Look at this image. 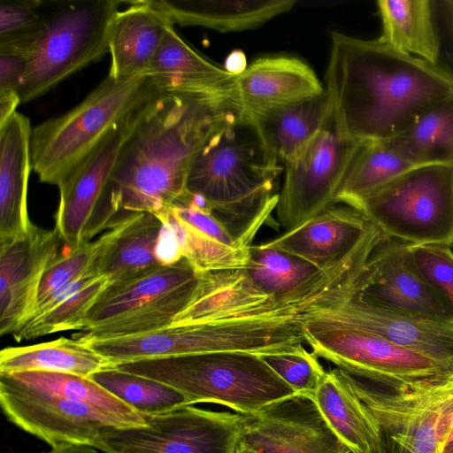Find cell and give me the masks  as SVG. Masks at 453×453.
<instances>
[{"label":"cell","mask_w":453,"mask_h":453,"mask_svg":"<svg viewBox=\"0 0 453 453\" xmlns=\"http://www.w3.org/2000/svg\"><path fill=\"white\" fill-rule=\"evenodd\" d=\"M167 95L214 94L234 88L236 74L196 52L168 27L150 65L148 75Z\"/></svg>","instance_id":"25"},{"label":"cell","mask_w":453,"mask_h":453,"mask_svg":"<svg viewBox=\"0 0 453 453\" xmlns=\"http://www.w3.org/2000/svg\"><path fill=\"white\" fill-rule=\"evenodd\" d=\"M272 212L262 214L248 229L236 233L199 197L186 193L156 216L173 228L182 257L197 273H204L246 265L253 241Z\"/></svg>","instance_id":"16"},{"label":"cell","mask_w":453,"mask_h":453,"mask_svg":"<svg viewBox=\"0 0 453 453\" xmlns=\"http://www.w3.org/2000/svg\"><path fill=\"white\" fill-rule=\"evenodd\" d=\"M57 232L36 226L0 246V334H12L30 318L42 278L58 257Z\"/></svg>","instance_id":"20"},{"label":"cell","mask_w":453,"mask_h":453,"mask_svg":"<svg viewBox=\"0 0 453 453\" xmlns=\"http://www.w3.org/2000/svg\"><path fill=\"white\" fill-rule=\"evenodd\" d=\"M89 379L143 416L189 405L187 397L173 387L114 366L99 371Z\"/></svg>","instance_id":"35"},{"label":"cell","mask_w":453,"mask_h":453,"mask_svg":"<svg viewBox=\"0 0 453 453\" xmlns=\"http://www.w3.org/2000/svg\"><path fill=\"white\" fill-rule=\"evenodd\" d=\"M451 441H453V421L451 424L450 434H449L448 443L450 442Z\"/></svg>","instance_id":"48"},{"label":"cell","mask_w":453,"mask_h":453,"mask_svg":"<svg viewBox=\"0 0 453 453\" xmlns=\"http://www.w3.org/2000/svg\"><path fill=\"white\" fill-rule=\"evenodd\" d=\"M355 294L361 300L412 317L453 323L440 294L418 270L407 243L383 239L366 260Z\"/></svg>","instance_id":"17"},{"label":"cell","mask_w":453,"mask_h":453,"mask_svg":"<svg viewBox=\"0 0 453 453\" xmlns=\"http://www.w3.org/2000/svg\"><path fill=\"white\" fill-rule=\"evenodd\" d=\"M42 2L2 0L0 2V52L30 56L44 29Z\"/></svg>","instance_id":"37"},{"label":"cell","mask_w":453,"mask_h":453,"mask_svg":"<svg viewBox=\"0 0 453 453\" xmlns=\"http://www.w3.org/2000/svg\"><path fill=\"white\" fill-rule=\"evenodd\" d=\"M21 103L19 96H0V127L16 112L17 106Z\"/></svg>","instance_id":"44"},{"label":"cell","mask_w":453,"mask_h":453,"mask_svg":"<svg viewBox=\"0 0 453 453\" xmlns=\"http://www.w3.org/2000/svg\"><path fill=\"white\" fill-rule=\"evenodd\" d=\"M201 275L182 258L111 284L88 312L85 328L73 338L113 339L168 327L193 300Z\"/></svg>","instance_id":"7"},{"label":"cell","mask_w":453,"mask_h":453,"mask_svg":"<svg viewBox=\"0 0 453 453\" xmlns=\"http://www.w3.org/2000/svg\"><path fill=\"white\" fill-rule=\"evenodd\" d=\"M284 166L245 111L217 131L195 159L187 193L198 196L217 217L242 233L269 207Z\"/></svg>","instance_id":"4"},{"label":"cell","mask_w":453,"mask_h":453,"mask_svg":"<svg viewBox=\"0 0 453 453\" xmlns=\"http://www.w3.org/2000/svg\"><path fill=\"white\" fill-rule=\"evenodd\" d=\"M236 453H258L245 448L238 447Z\"/></svg>","instance_id":"47"},{"label":"cell","mask_w":453,"mask_h":453,"mask_svg":"<svg viewBox=\"0 0 453 453\" xmlns=\"http://www.w3.org/2000/svg\"><path fill=\"white\" fill-rule=\"evenodd\" d=\"M434 7L441 38L440 65L453 75V8L447 0H434Z\"/></svg>","instance_id":"42"},{"label":"cell","mask_w":453,"mask_h":453,"mask_svg":"<svg viewBox=\"0 0 453 453\" xmlns=\"http://www.w3.org/2000/svg\"><path fill=\"white\" fill-rule=\"evenodd\" d=\"M156 257L160 265L175 264L183 257L173 228L162 222V228L156 247Z\"/></svg>","instance_id":"43"},{"label":"cell","mask_w":453,"mask_h":453,"mask_svg":"<svg viewBox=\"0 0 453 453\" xmlns=\"http://www.w3.org/2000/svg\"><path fill=\"white\" fill-rule=\"evenodd\" d=\"M385 239L410 245L453 246V165L415 166L361 203Z\"/></svg>","instance_id":"9"},{"label":"cell","mask_w":453,"mask_h":453,"mask_svg":"<svg viewBox=\"0 0 453 453\" xmlns=\"http://www.w3.org/2000/svg\"><path fill=\"white\" fill-rule=\"evenodd\" d=\"M339 370L376 418L388 453L443 452L453 421V371L387 388Z\"/></svg>","instance_id":"8"},{"label":"cell","mask_w":453,"mask_h":453,"mask_svg":"<svg viewBox=\"0 0 453 453\" xmlns=\"http://www.w3.org/2000/svg\"><path fill=\"white\" fill-rule=\"evenodd\" d=\"M320 412L351 453H388L380 426L338 368L326 371L312 395Z\"/></svg>","instance_id":"26"},{"label":"cell","mask_w":453,"mask_h":453,"mask_svg":"<svg viewBox=\"0 0 453 453\" xmlns=\"http://www.w3.org/2000/svg\"><path fill=\"white\" fill-rule=\"evenodd\" d=\"M241 416L238 447L258 453H351L311 395L296 394Z\"/></svg>","instance_id":"18"},{"label":"cell","mask_w":453,"mask_h":453,"mask_svg":"<svg viewBox=\"0 0 453 453\" xmlns=\"http://www.w3.org/2000/svg\"><path fill=\"white\" fill-rule=\"evenodd\" d=\"M182 393L188 404L214 403L252 414L297 394L259 355L211 352L144 359L115 365Z\"/></svg>","instance_id":"6"},{"label":"cell","mask_w":453,"mask_h":453,"mask_svg":"<svg viewBox=\"0 0 453 453\" xmlns=\"http://www.w3.org/2000/svg\"><path fill=\"white\" fill-rule=\"evenodd\" d=\"M173 25L237 32L288 12L296 0H156Z\"/></svg>","instance_id":"28"},{"label":"cell","mask_w":453,"mask_h":453,"mask_svg":"<svg viewBox=\"0 0 453 453\" xmlns=\"http://www.w3.org/2000/svg\"><path fill=\"white\" fill-rule=\"evenodd\" d=\"M326 82L339 128L357 142L390 140L453 95V75L441 65L336 32Z\"/></svg>","instance_id":"3"},{"label":"cell","mask_w":453,"mask_h":453,"mask_svg":"<svg viewBox=\"0 0 453 453\" xmlns=\"http://www.w3.org/2000/svg\"><path fill=\"white\" fill-rule=\"evenodd\" d=\"M413 167L388 141L361 142L337 192L336 204L358 211L370 195Z\"/></svg>","instance_id":"32"},{"label":"cell","mask_w":453,"mask_h":453,"mask_svg":"<svg viewBox=\"0 0 453 453\" xmlns=\"http://www.w3.org/2000/svg\"><path fill=\"white\" fill-rule=\"evenodd\" d=\"M387 141L415 166L453 165V95L429 107Z\"/></svg>","instance_id":"33"},{"label":"cell","mask_w":453,"mask_h":453,"mask_svg":"<svg viewBox=\"0 0 453 453\" xmlns=\"http://www.w3.org/2000/svg\"><path fill=\"white\" fill-rule=\"evenodd\" d=\"M27 67V57L0 52V96H19Z\"/></svg>","instance_id":"41"},{"label":"cell","mask_w":453,"mask_h":453,"mask_svg":"<svg viewBox=\"0 0 453 453\" xmlns=\"http://www.w3.org/2000/svg\"><path fill=\"white\" fill-rule=\"evenodd\" d=\"M163 95L149 76L107 75L73 109L32 128V169L41 182L58 188L119 123Z\"/></svg>","instance_id":"5"},{"label":"cell","mask_w":453,"mask_h":453,"mask_svg":"<svg viewBox=\"0 0 453 453\" xmlns=\"http://www.w3.org/2000/svg\"><path fill=\"white\" fill-rule=\"evenodd\" d=\"M1 374L7 375L19 384L87 403L115 419L120 427L145 425V416L136 412L89 378L42 371Z\"/></svg>","instance_id":"34"},{"label":"cell","mask_w":453,"mask_h":453,"mask_svg":"<svg viewBox=\"0 0 453 453\" xmlns=\"http://www.w3.org/2000/svg\"><path fill=\"white\" fill-rule=\"evenodd\" d=\"M235 93L243 111L257 116L321 94L314 71L295 57H265L236 74Z\"/></svg>","instance_id":"22"},{"label":"cell","mask_w":453,"mask_h":453,"mask_svg":"<svg viewBox=\"0 0 453 453\" xmlns=\"http://www.w3.org/2000/svg\"><path fill=\"white\" fill-rule=\"evenodd\" d=\"M145 425L103 427L94 447L104 453H236L240 413L184 405L145 416Z\"/></svg>","instance_id":"12"},{"label":"cell","mask_w":453,"mask_h":453,"mask_svg":"<svg viewBox=\"0 0 453 453\" xmlns=\"http://www.w3.org/2000/svg\"><path fill=\"white\" fill-rule=\"evenodd\" d=\"M0 404L12 423L51 447L94 446L103 427H120L115 419L87 403L19 384L1 373Z\"/></svg>","instance_id":"15"},{"label":"cell","mask_w":453,"mask_h":453,"mask_svg":"<svg viewBox=\"0 0 453 453\" xmlns=\"http://www.w3.org/2000/svg\"><path fill=\"white\" fill-rule=\"evenodd\" d=\"M376 4L381 21L379 42L400 54L440 65L434 0H380Z\"/></svg>","instance_id":"27"},{"label":"cell","mask_w":453,"mask_h":453,"mask_svg":"<svg viewBox=\"0 0 453 453\" xmlns=\"http://www.w3.org/2000/svg\"><path fill=\"white\" fill-rule=\"evenodd\" d=\"M447 1L451 5V7L453 8V0H447Z\"/></svg>","instance_id":"49"},{"label":"cell","mask_w":453,"mask_h":453,"mask_svg":"<svg viewBox=\"0 0 453 453\" xmlns=\"http://www.w3.org/2000/svg\"><path fill=\"white\" fill-rule=\"evenodd\" d=\"M42 453H104L96 447L81 443H65L51 447Z\"/></svg>","instance_id":"45"},{"label":"cell","mask_w":453,"mask_h":453,"mask_svg":"<svg viewBox=\"0 0 453 453\" xmlns=\"http://www.w3.org/2000/svg\"><path fill=\"white\" fill-rule=\"evenodd\" d=\"M112 24L108 76L129 80L147 76L169 27L173 26L156 0L129 1Z\"/></svg>","instance_id":"24"},{"label":"cell","mask_w":453,"mask_h":453,"mask_svg":"<svg viewBox=\"0 0 453 453\" xmlns=\"http://www.w3.org/2000/svg\"><path fill=\"white\" fill-rule=\"evenodd\" d=\"M371 253L364 242L329 269L253 244L241 268L202 273L193 300L171 326L231 321L303 320L356 289Z\"/></svg>","instance_id":"2"},{"label":"cell","mask_w":453,"mask_h":453,"mask_svg":"<svg viewBox=\"0 0 453 453\" xmlns=\"http://www.w3.org/2000/svg\"><path fill=\"white\" fill-rule=\"evenodd\" d=\"M243 113L235 88L163 96L120 150L106 191L114 221L130 213L156 215L181 198L203 146Z\"/></svg>","instance_id":"1"},{"label":"cell","mask_w":453,"mask_h":453,"mask_svg":"<svg viewBox=\"0 0 453 453\" xmlns=\"http://www.w3.org/2000/svg\"><path fill=\"white\" fill-rule=\"evenodd\" d=\"M331 111L330 99L325 89L319 95L250 117L284 165L322 128Z\"/></svg>","instance_id":"30"},{"label":"cell","mask_w":453,"mask_h":453,"mask_svg":"<svg viewBox=\"0 0 453 453\" xmlns=\"http://www.w3.org/2000/svg\"><path fill=\"white\" fill-rule=\"evenodd\" d=\"M442 453H453V441L446 445Z\"/></svg>","instance_id":"46"},{"label":"cell","mask_w":453,"mask_h":453,"mask_svg":"<svg viewBox=\"0 0 453 453\" xmlns=\"http://www.w3.org/2000/svg\"><path fill=\"white\" fill-rule=\"evenodd\" d=\"M162 222L153 213H130L118 223L115 237L96 261L95 271L111 284L127 281L157 266L156 247Z\"/></svg>","instance_id":"29"},{"label":"cell","mask_w":453,"mask_h":453,"mask_svg":"<svg viewBox=\"0 0 453 453\" xmlns=\"http://www.w3.org/2000/svg\"><path fill=\"white\" fill-rule=\"evenodd\" d=\"M375 227L360 211L334 204L259 245L283 251L324 271L358 247Z\"/></svg>","instance_id":"21"},{"label":"cell","mask_w":453,"mask_h":453,"mask_svg":"<svg viewBox=\"0 0 453 453\" xmlns=\"http://www.w3.org/2000/svg\"><path fill=\"white\" fill-rule=\"evenodd\" d=\"M307 319L365 330L453 369L451 322L416 318L383 308L361 300L355 291L340 304L319 311Z\"/></svg>","instance_id":"19"},{"label":"cell","mask_w":453,"mask_h":453,"mask_svg":"<svg viewBox=\"0 0 453 453\" xmlns=\"http://www.w3.org/2000/svg\"><path fill=\"white\" fill-rule=\"evenodd\" d=\"M360 143L342 132L331 111L315 136L284 164L275 211L285 231L336 204L337 192Z\"/></svg>","instance_id":"13"},{"label":"cell","mask_w":453,"mask_h":453,"mask_svg":"<svg viewBox=\"0 0 453 453\" xmlns=\"http://www.w3.org/2000/svg\"><path fill=\"white\" fill-rule=\"evenodd\" d=\"M259 356L297 394L312 396L326 373L319 357L304 346L293 351Z\"/></svg>","instance_id":"39"},{"label":"cell","mask_w":453,"mask_h":453,"mask_svg":"<svg viewBox=\"0 0 453 453\" xmlns=\"http://www.w3.org/2000/svg\"><path fill=\"white\" fill-rule=\"evenodd\" d=\"M109 367L112 365L105 357L73 337L8 347L0 352V373L42 371L89 378Z\"/></svg>","instance_id":"31"},{"label":"cell","mask_w":453,"mask_h":453,"mask_svg":"<svg viewBox=\"0 0 453 453\" xmlns=\"http://www.w3.org/2000/svg\"><path fill=\"white\" fill-rule=\"evenodd\" d=\"M303 331L311 352L345 372L372 383L398 388L453 371L412 349L365 330L305 319Z\"/></svg>","instance_id":"11"},{"label":"cell","mask_w":453,"mask_h":453,"mask_svg":"<svg viewBox=\"0 0 453 453\" xmlns=\"http://www.w3.org/2000/svg\"><path fill=\"white\" fill-rule=\"evenodd\" d=\"M163 96L144 104L119 123L58 187L59 203L54 214V230L65 247L73 249L89 242L96 234L113 226L106 204V191L120 150Z\"/></svg>","instance_id":"14"},{"label":"cell","mask_w":453,"mask_h":453,"mask_svg":"<svg viewBox=\"0 0 453 453\" xmlns=\"http://www.w3.org/2000/svg\"><path fill=\"white\" fill-rule=\"evenodd\" d=\"M110 285L106 276L96 277L48 312L25 324L12 337L21 342L63 331H82L88 312Z\"/></svg>","instance_id":"36"},{"label":"cell","mask_w":453,"mask_h":453,"mask_svg":"<svg viewBox=\"0 0 453 453\" xmlns=\"http://www.w3.org/2000/svg\"><path fill=\"white\" fill-rule=\"evenodd\" d=\"M117 231L118 223L95 241L73 249L65 247V251L46 269L40 283L36 304L65 285L88 274L98 275L95 271L96 261Z\"/></svg>","instance_id":"38"},{"label":"cell","mask_w":453,"mask_h":453,"mask_svg":"<svg viewBox=\"0 0 453 453\" xmlns=\"http://www.w3.org/2000/svg\"><path fill=\"white\" fill-rule=\"evenodd\" d=\"M418 270L440 294L453 314V252L440 245H410Z\"/></svg>","instance_id":"40"},{"label":"cell","mask_w":453,"mask_h":453,"mask_svg":"<svg viewBox=\"0 0 453 453\" xmlns=\"http://www.w3.org/2000/svg\"><path fill=\"white\" fill-rule=\"evenodd\" d=\"M32 128L29 119L18 111L0 127V246L35 226L27 207Z\"/></svg>","instance_id":"23"},{"label":"cell","mask_w":453,"mask_h":453,"mask_svg":"<svg viewBox=\"0 0 453 453\" xmlns=\"http://www.w3.org/2000/svg\"><path fill=\"white\" fill-rule=\"evenodd\" d=\"M121 2H64L45 13L43 32L27 58L19 89L22 104L56 87L109 52L113 21Z\"/></svg>","instance_id":"10"}]
</instances>
